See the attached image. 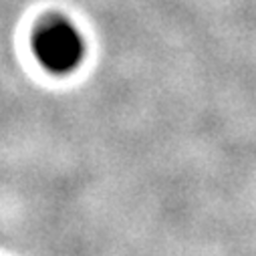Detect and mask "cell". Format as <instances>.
<instances>
[{"instance_id":"cell-1","label":"cell","mask_w":256,"mask_h":256,"mask_svg":"<svg viewBox=\"0 0 256 256\" xmlns=\"http://www.w3.org/2000/svg\"><path fill=\"white\" fill-rule=\"evenodd\" d=\"M34 52L52 73H69L85 56V40L79 28L67 18H50L34 34Z\"/></svg>"}]
</instances>
